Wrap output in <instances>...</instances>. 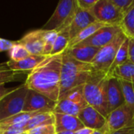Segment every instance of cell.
I'll use <instances>...</instances> for the list:
<instances>
[{"label":"cell","instance_id":"6","mask_svg":"<svg viewBox=\"0 0 134 134\" xmlns=\"http://www.w3.org/2000/svg\"><path fill=\"white\" fill-rule=\"evenodd\" d=\"M87 105L83 93V86H81L60 96L53 112L78 117L80 111Z\"/></svg>","mask_w":134,"mask_h":134},{"label":"cell","instance_id":"19","mask_svg":"<svg viewBox=\"0 0 134 134\" xmlns=\"http://www.w3.org/2000/svg\"><path fill=\"white\" fill-rule=\"evenodd\" d=\"M110 77H115L122 81L134 83V64L130 60H126L122 64L118 66Z\"/></svg>","mask_w":134,"mask_h":134},{"label":"cell","instance_id":"41","mask_svg":"<svg viewBox=\"0 0 134 134\" xmlns=\"http://www.w3.org/2000/svg\"><path fill=\"white\" fill-rule=\"evenodd\" d=\"M23 134H27V133H23Z\"/></svg>","mask_w":134,"mask_h":134},{"label":"cell","instance_id":"23","mask_svg":"<svg viewBox=\"0 0 134 134\" xmlns=\"http://www.w3.org/2000/svg\"><path fill=\"white\" fill-rule=\"evenodd\" d=\"M26 73L11 70L6 63L0 64V86L5 83L21 79Z\"/></svg>","mask_w":134,"mask_h":134},{"label":"cell","instance_id":"13","mask_svg":"<svg viewBox=\"0 0 134 134\" xmlns=\"http://www.w3.org/2000/svg\"><path fill=\"white\" fill-rule=\"evenodd\" d=\"M107 98L109 113L126 104L121 82L119 79L108 77Z\"/></svg>","mask_w":134,"mask_h":134},{"label":"cell","instance_id":"7","mask_svg":"<svg viewBox=\"0 0 134 134\" xmlns=\"http://www.w3.org/2000/svg\"><path fill=\"white\" fill-rule=\"evenodd\" d=\"M126 38L127 37L122 31L112 42L100 49L91 62V65L95 71L105 74L106 75H108L109 68H111L120 46Z\"/></svg>","mask_w":134,"mask_h":134},{"label":"cell","instance_id":"40","mask_svg":"<svg viewBox=\"0 0 134 134\" xmlns=\"http://www.w3.org/2000/svg\"><path fill=\"white\" fill-rule=\"evenodd\" d=\"M5 130V126L0 125V134H4Z\"/></svg>","mask_w":134,"mask_h":134},{"label":"cell","instance_id":"35","mask_svg":"<svg viewBox=\"0 0 134 134\" xmlns=\"http://www.w3.org/2000/svg\"><path fill=\"white\" fill-rule=\"evenodd\" d=\"M105 134H134V126H130V127H126V128L119 130L117 131Z\"/></svg>","mask_w":134,"mask_h":134},{"label":"cell","instance_id":"22","mask_svg":"<svg viewBox=\"0 0 134 134\" xmlns=\"http://www.w3.org/2000/svg\"><path fill=\"white\" fill-rule=\"evenodd\" d=\"M69 42H70V35H69V27H68L58 31V35L55 41L54 46L53 47L50 56L63 53L68 49Z\"/></svg>","mask_w":134,"mask_h":134},{"label":"cell","instance_id":"32","mask_svg":"<svg viewBox=\"0 0 134 134\" xmlns=\"http://www.w3.org/2000/svg\"><path fill=\"white\" fill-rule=\"evenodd\" d=\"M27 124V123H26ZM26 124L15 125L11 126H5L4 134H23L26 133L25 126Z\"/></svg>","mask_w":134,"mask_h":134},{"label":"cell","instance_id":"33","mask_svg":"<svg viewBox=\"0 0 134 134\" xmlns=\"http://www.w3.org/2000/svg\"><path fill=\"white\" fill-rule=\"evenodd\" d=\"M98 0H77L78 7L82 10L91 11Z\"/></svg>","mask_w":134,"mask_h":134},{"label":"cell","instance_id":"39","mask_svg":"<svg viewBox=\"0 0 134 134\" xmlns=\"http://www.w3.org/2000/svg\"><path fill=\"white\" fill-rule=\"evenodd\" d=\"M93 134H105V133L103 130H94Z\"/></svg>","mask_w":134,"mask_h":134},{"label":"cell","instance_id":"9","mask_svg":"<svg viewBox=\"0 0 134 134\" xmlns=\"http://www.w3.org/2000/svg\"><path fill=\"white\" fill-rule=\"evenodd\" d=\"M91 13L97 21L107 25L120 26L124 17L112 0H98Z\"/></svg>","mask_w":134,"mask_h":134},{"label":"cell","instance_id":"5","mask_svg":"<svg viewBox=\"0 0 134 134\" xmlns=\"http://www.w3.org/2000/svg\"><path fill=\"white\" fill-rule=\"evenodd\" d=\"M78 9L77 0H61L54 13L42 27L45 31H60L70 27Z\"/></svg>","mask_w":134,"mask_h":134},{"label":"cell","instance_id":"20","mask_svg":"<svg viewBox=\"0 0 134 134\" xmlns=\"http://www.w3.org/2000/svg\"><path fill=\"white\" fill-rule=\"evenodd\" d=\"M55 117L53 112H42L37 114L33 118H31L26 124L25 130L26 133L34 128L46 126V125H54Z\"/></svg>","mask_w":134,"mask_h":134},{"label":"cell","instance_id":"36","mask_svg":"<svg viewBox=\"0 0 134 134\" xmlns=\"http://www.w3.org/2000/svg\"><path fill=\"white\" fill-rule=\"evenodd\" d=\"M129 60L134 64V38H130L129 45Z\"/></svg>","mask_w":134,"mask_h":134},{"label":"cell","instance_id":"30","mask_svg":"<svg viewBox=\"0 0 134 134\" xmlns=\"http://www.w3.org/2000/svg\"><path fill=\"white\" fill-rule=\"evenodd\" d=\"M112 2L123 16L134 6V0H112Z\"/></svg>","mask_w":134,"mask_h":134},{"label":"cell","instance_id":"37","mask_svg":"<svg viewBox=\"0 0 134 134\" xmlns=\"http://www.w3.org/2000/svg\"><path fill=\"white\" fill-rule=\"evenodd\" d=\"M93 132H94V130L86 128V127H84V128L75 132V134H93Z\"/></svg>","mask_w":134,"mask_h":134},{"label":"cell","instance_id":"28","mask_svg":"<svg viewBox=\"0 0 134 134\" xmlns=\"http://www.w3.org/2000/svg\"><path fill=\"white\" fill-rule=\"evenodd\" d=\"M57 35H58V31H46L45 36H44V52H43L44 56L46 57L50 56Z\"/></svg>","mask_w":134,"mask_h":134},{"label":"cell","instance_id":"27","mask_svg":"<svg viewBox=\"0 0 134 134\" xmlns=\"http://www.w3.org/2000/svg\"><path fill=\"white\" fill-rule=\"evenodd\" d=\"M31 54L29 53V52L27 50V49L17 43H16L9 50V58L11 60H13V61H20V60H22L27 57H28Z\"/></svg>","mask_w":134,"mask_h":134},{"label":"cell","instance_id":"11","mask_svg":"<svg viewBox=\"0 0 134 134\" xmlns=\"http://www.w3.org/2000/svg\"><path fill=\"white\" fill-rule=\"evenodd\" d=\"M120 32H122L120 26L104 25L90 38L78 45L102 48L112 42Z\"/></svg>","mask_w":134,"mask_h":134},{"label":"cell","instance_id":"10","mask_svg":"<svg viewBox=\"0 0 134 134\" xmlns=\"http://www.w3.org/2000/svg\"><path fill=\"white\" fill-rule=\"evenodd\" d=\"M56 105L57 102L35 90L28 89L23 108V111L34 112L45 111L48 112H53Z\"/></svg>","mask_w":134,"mask_h":134},{"label":"cell","instance_id":"31","mask_svg":"<svg viewBox=\"0 0 134 134\" xmlns=\"http://www.w3.org/2000/svg\"><path fill=\"white\" fill-rule=\"evenodd\" d=\"M27 134H57L54 125L41 126L27 132Z\"/></svg>","mask_w":134,"mask_h":134},{"label":"cell","instance_id":"38","mask_svg":"<svg viewBox=\"0 0 134 134\" xmlns=\"http://www.w3.org/2000/svg\"><path fill=\"white\" fill-rule=\"evenodd\" d=\"M57 134H75V132L72 131H61V132H58Z\"/></svg>","mask_w":134,"mask_h":134},{"label":"cell","instance_id":"21","mask_svg":"<svg viewBox=\"0 0 134 134\" xmlns=\"http://www.w3.org/2000/svg\"><path fill=\"white\" fill-rule=\"evenodd\" d=\"M104 25H107V24H102V23L98 22V21H96V22L91 24L87 27H86L82 31H80L74 38L70 40V42H69L68 49L71 48V47H73V46L81 43L82 42L85 41L86 39L90 38L92 35H93L97 31H98L100 27H104Z\"/></svg>","mask_w":134,"mask_h":134},{"label":"cell","instance_id":"1","mask_svg":"<svg viewBox=\"0 0 134 134\" xmlns=\"http://www.w3.org/2000/svg\"><path fill=\"white\" fill-rule=\"evenodd\" d=\"M62 56L63 53L47 57L27 74L24 82L26 86L57 102L60 97Z\"/></svg>","mask_w":134,"mask_h":134},{"label":"cell","instance_id":"18","mask_svg":"<svg viewBox=\"0 0 134 134\" xmlns=\"http://www.w3.org/2000/svg\"><path fill=\"white\" fill-rule=\"evenodd\" d=\"M47 57L46 56H37V55H30L28 57L20 60V61H13L9 60L6 62L8 67L16 71H22L27 72L32 71L35 68H36L39 64H41Z\"/></svg>","mask_w":134,"mask_h":134},{"label":"cell","instance_id":"25","mask_svg":"<svg viewBox=\"0 0 134 134\" xmlns=\"http://www.w3.org/2000/svg\"><path fill=\"white\" fill-rule=\"evenodd\" d=\"M129 45H130V38H126V40L122 44V46H120V48L115 56V58L111 68H109L107 77H110L111 75L112 74V72L114 71V70L118 66L122 64L123 63H125L126 60H129Z\"/></svg>","mask_w":134,"mask_h":134},{"label":"cell","instance_id":"12","mask_svg":"<svg viewBox=\"0 0 134 134\" xmlns=\"http://www.w3.org/2000/svg\"><path fill=\"white\" fill-rule=\"evenodd\" d=\"M46 31L41 29L35 30L26 34L22 38L16 41L24 46L31 55L44 56V36Z\"/></svg>","mask_w":134,"mask_h":134},{"label":"cell","instance_id":"3","mask_svg":"<svg viewBox=\"0 0 134 134\" xmlns=\"http://www.w3.org/2000/svg\"><path fill=\"white\" fill-rule=\"evenodd\" d=\"M107 85V75L93 70L87 82L83 86V93L88 105L97 110L106 119L109 115Z\"/></svg>","mask_w":134,"mask_h":134},{"label":"cell","instance_id":"16","mask_svg":"<svg viewBox=\"0 0 134 134\" xmlns=\"http://www.w3.org/2000/svg\"><path fill=\"white\" fill-rule=\"evenodd\" d=\"M54 117H55L54 126L57 133L61 131L76 132L85 127L84 125L79 120V119L76 116L65 115V114L54 113Z\"/></svg>","mask_w":134,"mask_h":134},{"label":"cell","instance_id":"29","mask_svg":"<svg viewBox=\"0 0 134 134\" xmlns=\"http://www.w3.org/2000/svg\"><path fill=\"white\" fill-rule=\"evenodd\" d=\"M120 80V79H119ZM125 102L134 109V83L120 80Z\"/></svg>","mask_w":134,"mask_h":134},{"label":"cell","instance_id":"14","mask_svg":"<svg viewBox=\"0 0 134 134\" xmlns=\"http://www.w3.org/2000/svg\"><path fill=\"white\" fill-rule=\"evenodd\" d=\"M78 118L85 127L93 130H102L107 122L106 118L90 105H87L80 111Z\"/></svg>","mask_w":134,"mask_h":134},{"label":"cell","instance_id":"24","mask_svg":"<svg viewBox=\"0 0 134 134\" xmlns=\"http://www.w3.org/2000/svg\"><path fill=\"white\" fill-rule=\"evenodd\" d=\"M42 112H48V111H34V112L22 111L17 115H15L10 118H8L6 119L1 121L0 125L4 126H15V125L26 124L35 115Z\"/></svg>","mask_w":134,"mask_h":134},{"label":"cell","instance_id":"26","mask_svg":"<svg viewBox=\"0 0 134 134\" xmlns=\"http://www.w3.org/2000/svg\"><path fill=\"white\" fill-rule=\"evenodd\" d=\"M120 27L127 38H134V6L124 16Z\"/></svg>","mask_w":134,"mask_h":134},{"label":"cell","instance_id":"15","mask_svg":"<svg viewBox=\"0 0 134 134\" xmlns=\"http://www.w3.org/2000/svg\"><path fill=\"white\" fill-rule=\"evenodd\" d=\"M96 21L97 20L92 14L91 11L82 10L78 7L74 19L69 27L70 40L74 38L80 31Z\"/></svg>","mask_w":134,"mask_h":134},{"label":"cell","instance_id":"2","mask_svg":"<svg viewBox=\"0 0 134 134\" xmlns=\"http://www.w3.org/2000/svg\"><path fill=\"white\" fill-rule=\"evenodd\" d=\"M93 71L91 64L75 60L65 50L62 56L60 97L74 88L84 86Z\"/></svg>","mask_w":134,"mask_h":134},{"label":"cell","instance_id":"4","mask_svg":"<svg viewBox=\"0 0 134 134\" xmlns=\"http://www.w3.org/2000/svg\"><path fill=\"white\" fill-rule=\"evenodd\" d=\"M27 91L28 88L24 83L6 90L0 97V122L23 111Z\"/></svg>","mask_w":134,"mask_h":134},{"label":"cell","instance_id":"17","mask_svg":"<svg viewBox=\"0 0 134 134\" xmlns=\"http://www.w3.org/2000/svg\"><path fill=\"white\" fill-rule=\"evenodd\" d=\"M100 49V48L94 46L76 45L71 48L67 49L66 50L75 60L81 62L91 64Z\"/></svg>","mask_w":134,"mask_h":134},{"label":"cell","instance_id":"8","mask_svg":"<svg viewBox=\"0 0 134 134\" xmlns=\"http://www.w3.org/2000/svg\"><path fill=\"white\" fill-rule=\"evenodd\" d=\"M106 120V125L102 129L105 133L133 126H134V109L125 104L110 112Z\"/></svg>","mask_w":134,"mask_h":134},{"label":"cell","instance_id":"34","mask_svg":"<svg viewBox=\"0 0 134 134\" xmlns=\"http://www.w3.org/2000/svg\"><path fill=\"white\" fill-rule=\"evenodd\" d=\"M16 43V42L0 38V53L4 51H9Z\"/></svg>","mask_w":134,"mask_h":134}]
</instances>
